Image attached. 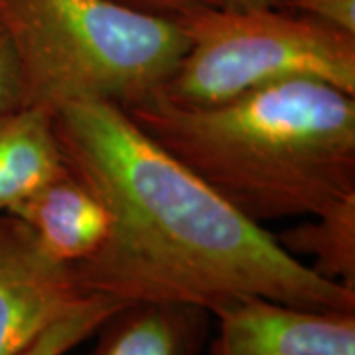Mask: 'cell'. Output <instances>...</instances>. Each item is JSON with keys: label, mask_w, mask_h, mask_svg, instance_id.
Returning a JSON list of instances; mask_svg holds the SVG:
<instances>
[{"label": "cell", "mask_w": 355, "mask_h": 355, "mask_svg": "<svg viewBox=\"0 0 355 355\" xmlns=\"http://www.w3.org/2000/svg\"><path fill=\"white\" fill-rule=\"evenodd\" d=\"M219 4L227 8H272L284 6V0H219Z\"/></svg>", "instance_id": "obj_15"}, {"label": "cell", "mask_w": 355, "mask_h": 355, "mask_svg": "<svg viewBox=\"0 0 355 355\" xmlns=\"http://www.w3.org/2000/svg\"><path fill=\"white\" fill-rule=\"evenodd\" d=\"M211 314L191 304L135 302L119 308L97 328L85 355H203Z\"/></svg>", "instance_id": "obj_8"}, {"label": "cell", "mask_w": 355, "mask_h": 355, "mask_svg": "<svg viewBox=\"0 0 355 355\" xmlns=\"http://www.w3.org/2000/svg\"><path fill=\"white\" fill-rule=\"evenodd\" d=\"M0 24L20 64L24 105L51 111L153 101L188 48L178 18L123 0H0Z\"/></svg>", "instance_id": "obj_3"}, {"label": "cell", "mask_w": 355, "mask_h": 355, "mask_svg": "<svg viewBox=\"0 0 355 355\" xmlns=\"http://www.w3.org/2000/svg\"><path fill=\"white\" fill-rule=\"evenodd\" d=\"M188 48L158 99L180 107L229 101L312 77L355 95V34L286 6H202L178 16Z\"/></svg>", "instance_id": "obj_4"}, {"label": "cell", "mask_w": 355, "mask_h": 355, "mask_svg": "<svg viewBox=\"0 0 355 355\" xmlns=\"http://www.w3.org/2000/svg\"><path fill=\"white\" fill-rule=\"evenodd\" d=\"M24 107V81L8 34L0 24V113Z\"/></svg>", "instance_id": "obj_12"}, {"label": "cell", "mask_w": 355, "mask_h": 355, "mask_svg": "<svg viewBox=\"0 0 355 355\" xmlns=\"http://www.w3.org/2000/svg\"><path fill=\"white\" fill-rule=\"evenodd\" d=\"M125 302L114 298L95 294L76 312L62 318L46 331H42L34 342L26 347L20 355H65L76 349L79 343L95 336L97 328L107 318L114 314Z\"/></svg>", "instance_id": "obj_11"}, {"label": "cell", "mask_w": 355, "mask_h": 355, "mask_svg": "<svg viewBox=\"0 0 355 355\" xmlns=\"http://www.w3.org/2000/svg\"><path fill=\"white\" fill-rule=\"evenodd\" d=\"M93 296L81 288L71 266L44 253L20 219L0 216V355H20Z\"/></svg>", "instance_id": "obj_5"}, {"label": "cell", "mask_w": 355, "mask_h": 355, "mask_svg": "<svg viewBox=\"0 0 355 355\" xmlns=\"http://www.w3.org/2000/svg\"><path fill=\"white\" fill-rule=\"evenodd\" d=\"M207 355H355V312L241 298L216 310Z\"/></svg>", "instance_id": "obj_6"}, {"label": "cell", "mask_w": 355, "mask_h": 355, "mask_svg": "<svg viewBox=\"0 0 355 355\" xmlns=\"http://www.w3.org/2000/svg\"><path fill=\"white\" fill-rule=\"evenodd\" d=\"M275 237L292 257H310L322 279L355 291V193Z\"/></svg>", "instance_id": "obj_10"}, {"label": "cell", "mask_w": 355, "mask_h": 355, "mask_svg": "<svg viewBox=\"0 0 355 355\" xmlns=\"http://www.w3.org/2000/svg\"><path fill=\"white\" fill-rule=\"evenodd\" d=\"M127 4H132L137 8L148 10V12L164 14L178 18L182 14L191 12L202 6H221L219 0H123Z\"/></svg>", "instance_id": "obj_14"}, {"label": "cell", "mask_w": 355, "mask_h": 355, "mask_svg": "<svg viewBox=\"0 0 355 355\" xmlns=\"http://www.w3.org/2000/svg\"><path fill=\"white\" fill-rule=\"evenodd\" d=\"M53 128L65 164L101 196L113 219L101 251L71 266L89 294L125 304L200 306L209 314L249 296L355 312V291L292 257L265 225L142 132L123 107L65 103L53 111Z\"/></svg>", "instance_id": "obj_1"}, {"label": "cell", "mask_w": 355, "mask_h": 355, "mask_svg": "<svg viewBox=\"0 0 355 355\" xmlns=\"http://www.w3.org/2000/svg\"><path fill=\"white\" fill-rule=\"evenodd\" d=\"M196 176L257 223L312 217L355 193V95L296 77L207 107L125 109Z\"/></svg>", "instance_id": "obj_2"}, {"label": "cell", "mask_w": 355, "mask_h": 355, "mask_svg": "<svg viewBox=\"0 0 355 355\" xmlns=\"http://www.w3.org/2000/svg\"><path fill=\"white\" fill-rule=\"evenodd\" d=\"M284 6L355 34V0H284Z\"/></svg>", "instance_id": "obj_13"}, {"label": "cell", "mask_w": 355, "mask_h": 355, "mask_svg": "<svg viewBox=\"0 0 355 355\" xmlns=\"http://www.w3.org/2000/svg\"><path fill=\"white\" fill-rule=\"evenodd\" d=\"M65 168L53 128V111L24 105L0 113V216Z\"/></svg>", "instance_id": "obj_9"}, {"label": "cell", "mask_w": 355, "mask_h": 355, "mask_svg": "<svg viewBox=\"0 0 355 355\" xmlns=\"http://www.w3.org/2000/svg\"><path fill=\"white\" fill-rule=\"evenodd\" d=\"M10 216L32 231L44 253L65 266L99 253L113 227L107 203L67 164L18 203Z\"/></svg>", "instance_id": "obj_7"}]
</instances>
